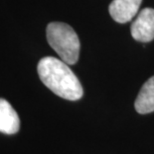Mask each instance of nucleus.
<instances>
[{"label": "nucleus", "instance_id": "f257e3e1", "mask_svg": "<svg viewBox=\"0 0 154 154\" xmlns=\"http://www.w3.org/2000/svg\"><path fill=\"white\" fill-rule=\"evenodd\" d=\"M37 70L42 82L56 95L71 101L83 97L81 82L63 60L51 56L44 57L39 61Z\"/></svg>", "mask_w": 154, "mask_h": 154}, {"label": "nucleus", "instance_id": "20e7f679", "mask_svg": "<svg viewBox=\"0 0 154 154\" xmlns=\"http://www.w3.org/2000/svg\"><path fill=\"white\" fill-rule=\"evenodd\" d=\"M142 0H113L109 11L114 21L126 23L137 14Z\"/></svg>", "mask_w": 154, "mask_h": 154}, {"label": "nucleus", "instance_id": "7ed1b4c3", "mask_svg": "<svg viewBox=\"0 0 154 154\" xmlns=\"http://www.w3.org/2000/svg\"><path fill=\"white\" fill-rule=\"evenodd\" d=\"M133 39L139 42H149L154 39V9L144 8L131 25Z\"/></svg>", "mask_w": 154, "mask_h": 154}, {"label": "nucleus", "instance_id": "39448f33", "mask_svg": "<svg viewBox=\"0 0 154 154\" xmlns=\"http://www.w3.org/2000/svg\"><path fill=\"white\" fill-rule=\"evenodd\" d=\"M20 128V119L17 112L7 100L0 98V132L15 134Z\"/></svg>", "mask_w": 154, "mask_h": 154}, {"label": "nucleus", "instance_id": "f03ea898", "mask_svg": "<svg viewBox=\"0 0 154 154\" xmlns=\"http://www.w3.org/2000/svg\"><path fill=\"white\" fill-rule=\"evenodd\" d=\"M47 40L61 60L75 64L80 55V40L75 30L63 22H52L47 26Z\"/></svg>", "mask_w": 154, "mask_h": 154}, {"label": "nucleus", "instance_id": "423d86ee", "mask_svg": "<svg viewBox=\"0 0 154 154\" xmlns=\"http://www.w3.org/2000/svg\"><path fill=\"white\" fill-rule=\"evenodd\" d=\"M135 109L140 114L151 113L154 111V76L143 84L135 100Z\"/></svg>", "mask_w": 154, "mask_h": 154}]
</instances>
